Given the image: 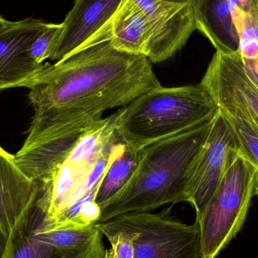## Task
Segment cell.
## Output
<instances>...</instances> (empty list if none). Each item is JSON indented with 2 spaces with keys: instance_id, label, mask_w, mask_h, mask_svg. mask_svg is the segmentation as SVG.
Listing matches in <instances>:
<instances>
[{
  "instance_id": "obj_20",
  "label": "cell",
  "mask_w": 258,
  "mask_h": 258,
  "mask_svg": "<svg viewBox=\"0 0 258 258\" xmlns=\"http://www.w3.org/2000/svg\"><path fill=\"white\" fill-rule=\"evenodd\" d=\"M10 23V21H7V20L3 18V17L0 16V29L4 27L5 26L8 25Z\"/></svg>"
},
{
  "instance_id": "obj_18",
  "label": "cell",
  "mask_w": 258,
  "mask_h": 258,
  "mask_svg": "<svg viewBox=\"0 0 258 258\" xmlns=\"http://www.w3.org/2000/svg\"><path fill=\"white\" fill-rule=\"evenodd\" d=\"M9 240V235L5 233L0 226V258L3 257Z\"/></svg>"
},
{
  "instance_id": "obj_17",
  "label": "cell",
  "mask_w": 258,
  "mask_h": 258,
  "mask_svg": "<svg viewBox=\"0 0 258 258\" xmlns=\"http://www.w3.org/2000/svg\"><path fill=\"white\" fill-rule=\"evenodd\" d=\"M241 56V55H240ZM244 69L248 80L258 91V58L253 60L242 58Z\"/></svg>"
},
{
  "instance_id": "obj_8",
  "label": "cell",
  "mask_w": 258,
  "mask_h": 258,
  "mask_svg": "<svg viewBox=\"0 0 258 258\" xmlns=\"http://www.w3.org/2000/svg\"><path fill=\"white\" fill-rule=\"evenodd\" d=\"M196 29L217 51L258 58V0H194Z\"/></svg>"
},
{
  "instance_id": "obj_9",
  "label": "cell",
  "mask_w": 258,
  "mask_h": 258,
  "mask_svg": "<svg viewBox=\"0 0 258 258\" xmlns=\"http://www.w3.org/2000/svg\"><path fill=\"white\" fill-rule=\"evenodd\" d=\"M241 152L234 130L219 110L189 171V203L195 209L197 219L204 213L226 171Z\"/></svg>"
},
{
  "instance_id": "obj_5",
  "label": "cell",
  "mask_w": 258,
  "mask_h": 258,
  "mask_svg": "<svg viewBox=\"0 0 258 258\" xmlns=\"http://www.w3.org/2000/svg\"><path fill=\"white\" fill-rule=\"evenodd\" d=\"M46 215L39 186L37 197L11 230L2 258H104L103 235L96 224L49 229Z\"/></svg>"
},
{
  "instance_id": "obj_10",
  "label": "cell",
  "mask_w": 258,
  "mask_h": 258,
  "mask_svg": "<svg viewBox=\"0 0 258 258\" xmlns=\"http://www.w3.org/2000/svg\"><path fill=\"white\" fill-rule=\"evenodd\" d=\"M49 24L27 18L0 29V91L27 88L42 71L45 63L33 61L28 50Z\"/></svg>"
},
{
  "instance_id": "obj_6",
  "label": "cell",
  "mask_w": 258,
  "mask_h": 258,
  "mask_svg": "<svg viewBox=\"0 0 258 258\" xmlns=\"http://www.w3.org/2000/svg\"><path fill=\"white\" fill-rule=\"evenodd\" d=\"M106 238L117 233L128 236L134 258H203L200 223L188 225L171 215V208L159 213H127L98 223Z\"/></svg>"
},
{
  "instance_id": "obj_11",
  "label": "cell",
  "mask_w": 258,
  "mask_h": 258,
  "mask_svg": "<svg viewBox=\"0 0 258 258\" xmlns=\"http://www.w3.org/2000/svg\"><path fill=\"white\" fill-rule=\"evenodd\" d=\"M121 3L122 0H76L61 23L49 58L59 61L84 49L108 24Z\"/></svg>"
},
{
  "instance_id": "obj_7",
  "label": "cell",
  "mask_w": 258,
  "mask_h": 258,
  "mask_svg": "<svg viewBox=\"0 0 258 258\" xmlns=\"http://www.w3.org/2000/svg\"><path fill=\"white\" fill-rule=\"evenodd\" d=\"M257 167L242 152L229 167L197 221L203 258H216L243 226L254 195Z\"/></svg>"
},
{
  "instance_id": "obj_2",
  "label": "cell",
  "mask_w": 258,
  "mask_h": 258,
  "mask_svg": "<svg viewBox=\"0 0 258 258\" xmlns=\"http://www.w3.org/2000/svg\"><path fill=\"white\" fill-rule=\"evenodd\" d=\"M213 119L139 150L133 174L119 192L101 206L98 223L124 214L151 212L165 205L189 203V171Z\"/></svg>"
},
{
  "instance_id": "obj_15",
  "label": "cell",
  "mask_w": 258,
  "mask_h": 258,
  "mask_svg": "<svg viewBox=\"0 0 258 258\" xmlns=\"http://www.w3.org/2000/svg\"><path fill=\"white\" fill-rule=\"evenodd\" d=\"M61 27L62 24H50L47 30L32 44L28 54L33 61L43 63L44 60L49 58L51 48Z\"/></svg>"
},
{
  "instance_id": "obj_16",
  "label": "cell",
  "mask_w": 258,
  "mask_h": 258,
  "mask_svg": "<svg viewBox=\"0 0 258 258\" xmlns=\"http://www.w3.org/2000/svg\"><path fill=\"white\" fill-rule=\"evenodd\" d=\"M111 245V248L116 251L118 258L135 257V248L133 242L128 236L117 233L107 238Z\"/></svg>"
},
{
  "instance_id": "obj_13",
  "label": "cell",
  "mask_w": 258,
  "mask_h": 258,
  "mask_svg": "<svg viewBox=\"0 0 258 258\" xmlns=\"http://www.w3.org/2000/svg\"><path fill=\"white\" fill-rule=\"evenodd\" d=\"M203 77L221 85L243 101L258 125V91L245 74L240 54L216 51Z\"/></svg>"
},
{
  "instance_id": "obj_12",
  "label": "cell",
  "mask_w": 258,
  "mask_h": 258,
  "mask_svg": "<svg viewBox=\"0 0 258 258\" xmlns=\"http://www.w3.org/2000/svg\"><path fill=\"white\" fill-rule=\"evenodd\" d=\"M39 184L0 146V226L9 235L21 215L37 197Z\"/></svg>"
},
{
  "instance_id": "obj_21",
  "label": "cell",
  "mask_w": 258,
  "mask_h": 258,
  "mask_svg": "<svg viewBox=\"0 0 258 258\" xmlns=\"http://www.w3.org/2000/svg\"><path fill=\"white\" fill-rule=\"evenodd\" d=\"M254 194L258 197V169L256 174L255 181H254Z\"/></svg>"
},
{
  "instance_id": "obj_3",
  "label": "cell",
  "mask_w": 258,
  "mask_h": 258,
  "mask_svg": "<svg viewBox=\"0 0 258 258\" xmlns=\"http://www.w3.org/2000/svg\"><path fill=\"white\" fill-rule=\"evenodd\" d=\"M195 30L194 0H122L85 48L110 41L120 51L159 63L180 51Z\"/></svg>"
},
{
  "instance_id": "obj_1",
  "label": "cell",
  "mask_w": 258,
  "mask_h": 258,
  "mask_svg": "<svg viewBox=\"0 0 258 258\" xmlns=\"http://www.w3.org/2000/svg\"><path fill=\"white\" fill-rule=\"evenodd\" d=\"M159 86L145 55L120 51L110 41L45 63L27 87L34 114L20 152L36 151L98 122L106 110L125 107Z\"/></svg>"
},
{
  "instance_id": "obj_19",
  "label": "cell",
  "mask_w": 258,
  "mask_h": 258,
  "mask_svg": "<svg viewBox=\"0 0 258 258\" xmlns=\"http://www.w3.org/2000/svg\"><path fill=\"white\" fill-rule=\"evenodd\" d=\"M104 258H118V257L114 249L113 248H110L106 250Z\"/></svg>"
},
{
  "instance_id": "obj_14",
  "label": "cell",
  "mask_w": 258,
  "mask_h": 258,
  "mask_svg": "<svg viewBox=\"0 0 258 258\" xmlns=\"http://www.w3.org/2000/svg\"><path fill=\"white\" fill-rule=\"evenodd\" d=\"M139 158V151H132L125 146L123 150L110 164L101 180L95 198V203L100 207L128 183L137 168Z\"/></svg>"
},
{
  "instance_id": "obj_4",
  "label": "cell",
  "mask_w": 258,
  "mask_h": 258,
  "mask_svg": "<svg viewBox=\"0 0 258 258\" xmlns=\"http://www.w3.org/2000/svg\"><path fill=\"white\" fill-rule=\"evenodd\" d=\"M219 107L200 83L151 89L115 113L113 126L132 151L212 120Z\"/></svg>"
}]
</instances>
